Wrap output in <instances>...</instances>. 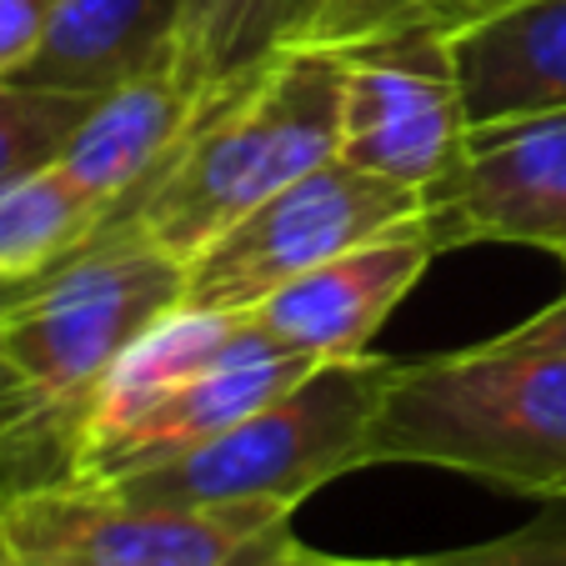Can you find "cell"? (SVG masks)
Returning <instances> with one entry per match:
<instances>
[{
    "mask_svg": "<svg viewBox=\"0 0 566 566\" xmlns=\"http://www.w3.org/2000/svg\"><path fill=\"white\" fill-rule=\"evenodd\" d=\"M316 371V361L286 352L266 336V342L247 346V352L211 361L201 371L171 381L156 391L126 427L106 431V437L75 441L71 451V481H120L130 471L160 467V461L181 457V451L201 447V441L231 431L235 421H247L251 411L271 407L276 396H286L301 376Z\"/></svg>",
    "mask_w": 566,
    "mask_h": 566,
    "instance_id": "10",
    "label": "cell"
},
{
    "mask_svg": "<svg viewBox=\"0 0 566 566\" xmlns=\"http://www.w3.org/2000/svg\"><path fill=\"white\" fill-rule=\"evenodd\" d=\"M506 346H542V352H566V296H556L546 311L526 316L522 326L502 336Z\"/></svg>",
    "mask_w": 566,
    "mask_h": 566,
    "instance_id": "20",
    "label": "cell"
},
{
    "mask_svg": "<svg viewBox=\"0 0 566 566\" xmlns=\"http://www.w3.org/2000/svg\"><path fill=\"white\" fill-rule=\"evenodd\" d=\"M427 216V196L381 181L352 160H326L301 181L247 211L206 251L186 261L181 306L196 311H251L271 291L291 286L321 261L366 247L376 235Z\"/></svg>",
    "mask_w": 566,
    "mask_h": 566,
    "instance_id": "6",
    "label": "cell"
},
{
    "mask_svg": "<svg viewBox=\"0 0 566 566\" xmlns=\"http://www.w3.org/2000/svg\"><path fill=\"white\" fill-rule=\"evenodd\" d=\"M181 0H61L35 55L11 86L111 96L136 75L171 65Z\"/></svg>",
    "mask_w": 566,
    "mask_h": 566,
    "instance_id": "12",
    "label": "cell"
},
{
    "mask_svg": "<svg viewBox=\"0 0 566 566\" xmlns=\"http://www.w3.org/2000/svg\"><path fill=\"white\" fill-rule=\"evenodd\" d=\"M75 421L0 356V496L71 476Z\"/></svg>",
    "mask_w": 566,
    "mask_h": 566,
    "instance_id": "15",
    "label": "cell"
},
{
    "mask_svg": "<svg viewBox=\"0 0 566 566\" xmlns=\"http://www.w3.org/2000/svg\"><path fill=\"white\" fill-rule=\"evenodd\" d=\"M441 6L447 0H332L311 45H342V41H356V35L386 31V25L431 21Z\"/></svg>",
    "mask_w": 566,
    "mask_h": 566,
    "instance_id": "18",
    "label": "cell"
},
{
    "mask_svg": "<svg viewBox=\"0 0 566 566\" xmlns=\"http://www.w3.org/2000/svg\"><path fill=\"white\" fill-rule=\"evenodd\" d=\"M376 566H566V502H552L526 526L476 546L437 556H411V562H376Z\"/></svg>",
    "mask_w": 566,
    "mask_h": 566,
    "instance_id": "17",
    "label": "cell"
},
{
    "mask_svg": "<svg viewBox=\"0 0 566 566\" xmlns=\"http://www.w3.org/2000/svg\"><path fill=\"white\" fill-rule=\"evenodd\" d=\"M186 266L120 226L0 306V356L75 421L130 342L181 306Z\"/></svg>",
    "mask_w": 566,
    "mask_h": 566,
    "instance_id": "5",
    "label": "cell"
},
{
    "mask_svg": "<svg viewBox=\"0 0 566 566\" xmlns=\"http://www.w3.org/2000/svg\"><path fill=\"white\" fill-rule=\"evenodd\" d=\"M342 61V150L381 181L437 191L467 140L451 35L441 25H386L332 45Z\"/></svg>",
    "mask_w": 566,
    "mask_h": 566,
    "instance_id": "7",
    "label": "cell"
},
{
    "mask_svg": "<svg viewBox=\"0 0 566 566\" xmlns=\"http://www.w3.org/2000/svg\"><path fill=\"white\" fill-rule=\"evenodd\" d=\"M502 6H512V0H447L431 21H421V25H441V31H457V25H467V21H476V15H486V11H502Z\"/></svg>",
    "mask_w": 566,
    "mask_h": 566,
    "instance_id": "21",
    "label": "cell"
},
{
    "mask_svg": "<svg viewBox=\"0 0 566 566\" xmlns=\"http://www.w3.org/2000/svg\"><path fill=\"white\" fill-rule=\"evenodd\" d=\"M342 150V61L332 45H296L247 86L211 96L160 176L106 226L140 235L186 266L281 186Z\"/></svg>",
    "mask_w": 566,
    "mask_h": 566,
    "instance_id": "1",
    "label": "cell"
},
{
    "mask_svg": "<svg viewBox=\"0 0 566 566\" xmlns=\"http://www.w3.org/2000/svg\"><path fill=\"white\" fill-rule=\"evenodd\" d=\"M332 0H181L171 71L201 101L247 86L276 55L311 45Z\"/></svg>",
    "mask_w": 566,
    "mask_h": 566,
    "instance_id": "14",
    "label": "cell"
},
{
    "mask_svg": "<svg viewBox=\"0 0 566 566\" xmlns=\"http://www.w3.org/2000/svg\"><path fill=\"white\" fill-rule=\"evenodd\" d=\"M411 461L496 492L566 502V352L486 346L401 361L366 437V467Z\"/></svg>",
    "mask_w": 566,
    "mask_h": 566,
    "instance_id": "2",
    "label": "cell"
},
{
    "mask_svg": "<svg viewBox=\"0 0 566 566\" xmlns=\"http://www.w3.org/2000/svg\"><path fill=\"white\" fill-rule=\"evenodd\" d=\"M11 566H296L281 502H136L96 481H41L0 502Z\"/></svg>",
    "mask_w": 566,
    "mask_h": 566,
    "instance_id": "4",
    "label": "cell"
},
{
    "mask_svg": "<svg viewBox=\"0 0 566 566\" xmlns=\"http://www.w3.org/2000/svg\"><path fill=\"white\" fill-rule=\"evenodd\" d=\"M296 566H376V562H346V556H316L311 546H301Z\"/></svg>",
    "mask_w": 566,
    "mask_h": 566,
    "instance_id": "22",
    "label": "cell"
},
{
    "mask_svg": "<svg viewBox=\"0 0 566 566\" xmlns=\"http://www.w3.org/2000/svg\"><path fill=\"white\" fill-rule=\"evenodd\" d=\"M206 101L191 86H181V75L171 65H160L150 75H136L120 91L101 96L71 146L61 150V166L91 201L106 211V221L160 176V166L181 150L191 126L201 120Z\"/></svg>",
    "mask_w": 566,
    "mask_h": 566,
    "instance_id": "11",
    "label": "cell"
},
{
    "mask_svg": "<svg viewBox=\"0 0 566 566\" xmlns=\"http://www.w3.org/2000/svg\"><path fill=\"white\" fill-rule=\"evenodd\" d=\"M396 366L401 361L371 352L352 361H321L286 396L251 411L231 431L106 486L136 502H281L296 512L326 481L366 467V437L396 381Z\"/></svg>",
    "mask_w": 566,
    "mask_h": 566,
    "instance_id": "3",
    "label": "cell"
},
{
    "mask_svg": "<svg viewBox=\"0 0 566 566\" xmlns=\"http://www.w3.org/2000/svg\"><path fill=\"white\" fill-rule=\"evenodd\" d=\"M96 101L101 96H65V91H31L0 81V191L55 166Z\"/></svg>",
    "mask_w": 566,
    "mask_h": 566,
    "instance_id": "16",
    "label": "cell"
},
{
    "mask_svg": "<svg viewBox=\"0 0 566 566\" xmlns=\"http://www.w3.org/2000/svg\"><path fill=\"white\" fill-rule=\"evenodd\" d=\"M437 247H536L566 256V111L467 126L451 176L427 191Z\"/></svg>",
    "mask_w": 566,
    "mask_h": 566,
    "instance_id": "8",
    "label": "cell"
},
{
    "mask_svg": "<svg viewBox=\"0 0 566 566\" xmlns=\"http://www.w3.org/2000/svg\"><path fill=\"white\" fill-rule=\"evenodd\" d=\"M0 502H6V496H0ZM0 566H11V562H6V542H0Z\"/></svg>",
    "mask_w": 566,
    "mask_h": 566,
    "instance_id": "23",
    "label": "cell"
},
{
    "mask_svg": "<svg viewBox=\"0 0 566 566\" xmlns=\"http://www.w3.org/2000/svg\"><path fill=\"white\" fill-rule=\"evenodd\" d=\"M441 256L431 221L396 226V231L376 235L366 247H352L342 256L321 261L316 271L296 276L291 286L271 291L261 306L247 316L276 346L306 356V361H352L366 356L376 332L386 326L401 301L411 296L427 266Z\"/></svg>",
    "mask_w": 566,
    "mask_h": 566,
    "instance_id": "9",
    "label": "cell"
},
{
    "mask_svg": "<svg viewBox=\"0 0 566 566\" xmlns=\"http://www.w3.org/2000/svg\"><path fill=\"white\" fill-rule=\"evenodd\" d=\"M61 0H0V81H11L35 55Z\"/></svg>",
    "mask_w": 566,
    "mask_h": 566,
    "instance_id": "19",
    "label": "cell"
},
{
    "mask_svg": "<svg viewBox=\"0 0 566 566\" xmlns=\"http://www.w3.org/2000/svg\"><path fill=\"white\" fill-rule=\"evenodd\" d=\"M447 35L471 126L566 111V0H512Z\"/></svg>",
    "mask_w": 566,
    "mask_h": 566,
    "instance_id": "13",
    "label": "cell"
}]
</instances>
